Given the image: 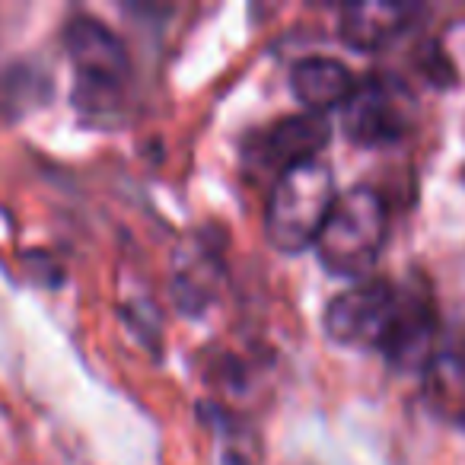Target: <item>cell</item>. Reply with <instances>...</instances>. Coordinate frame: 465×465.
<instances>
[{
	"label": "cell",
	"instance_id": "1",
	"mask_svg": "<svg viewBox=\"0 0 465 465\" xmlns=\"http://www.w3.org/2000/svg\"><path fill=\"white\" fill-rule=\"evenodd\" d=\"M64 48L74 67V105L90 122L118 118L131 84L124 42L96 16H74L64 29Z\"/></svg>",
	"mask_w": 465,
	"mask_h": 465
},
{
	"label": "cell",
	"instance_id": "2",
	"mask_svg": "<svg viewBox=\"0 0 465 465\" xmlns=\"http://www.w3.org/2000/svg\"><path fill=\"white\" fill-rule=\"evenodd\" d=\"M389 236V211L376 188L354 185L338 194L316 240V255L335 278L367 281Z\"/></svg>",
	"mask_w": 465,
	"mask_h": 465
},
{
	"label": "cell",
	"instance_id": "3",
	"mask_svg": "<svg viewBox=\"0 0 465 465\" xmlns=\"http://www.w3.org/2000/svg\"><path fill=\"white\" fill-rule=\"evenodd\" d=\"M338 201L329 163L310 160L272 185L265 207V236L278 252L297 255L316 246L319 232Z\"/></svg>",
	"mask_w": 465,
	"mask_h": 465
},
{
	"label": "cell",
	"instance_id": "4",
	"mask_svg": "<svg viewBox=\"0 0 465 465\" xmlns=\"http://www.w3.org/2000/svg\"><path fill=\"white\" fill-rule=\"evenodd\" d=\"M414 99L395 77L370 74L341 105V131L357 147H389L411 131Z\"/></svg>",
	"mask_w": 465,
	"mask_h": 465
},
{
	"label": "cell",
	"instance_id": "5",
	"mask_svg": "<svg viewBox=\"0 0 465 465\" xmlns=\"http://www.w3.org/2000/svg\"><path fill=\"white\" fill-rule=\"evenodd\" d=\"M401 287L392 281H357L325 306V335L344 348L380 351L392 329Z\"/></svg>",
	"mask_w": 465,
	"mask_h": 465
},
{
	"label": "cell",
	"instance_id": "6",
	"mask_svg": "<svg viewBox=\"0 0 465 465\" xmlns=\"http://www.w3.org/2000/svg\"><path fill=\"white\" fill-rule=\"evenodd\" d=\"M329 137L331 124L325 122V115L300 112V115L278 118V122L255 131L242 147V160H246V169L252 175L278 182L291 169L319 160Z\"/></svg>",
	"mask_w": 465,
	"mask_h": 465
},
{
	"label": "cell",
	"instance_id": "7",
	"mask_svg": "<svg viewBox=\"0 0 465 465\" xmlns=\"http://www.w3.org/2000/svg\"><path fill=\"white\" fill-rule=\"evenodd\" d=\"M437 341V312H433L430 293L420 287H401L399 310H395L392 329L382 341L380 354L405 373H424L427 363L437 357L433 351Z\"/></svg>",
	"mask_w": 465,
	"mask_h": 465
},
{
	"label": "cell",
	"instance_id": "8",
	"mask_svg": "<svg viewBox=\"0 0 465 465\" xmlns=\"http://www.w3.org/2000/svg\"><path fill=\"white\" fill-rule=\"evenodd\" d=\"M223 291V259L207 246L204 236H194L179 249L173 265V300L185 316L211 310Z\"/></svg>",
	"mask_w": 465,
	"mask_h": 465
},
{
	"label": "cell",
	"instance_id": "9",
	"mask_svg": "<svg viewBox=\"0 0 465 465\" xmlns=\"http://www.w3.org/2000/svg\"><path fill=\"white\" fill-rule=\"evenodd\" d=\"M354 74L338 58H303L291 67V93L306 112L325 115L331 109H341L354 90Z\"/></svg>",
	"mask_w": 465,
	"mask_h": 465
},
{
	"label": "cell",
	"instance_id": "10",
	"mask_svg": "<svg viewBox=\"0 0 465 465\" xmlns=\"http://www.w3.org/2000/svg\"><path fill=\"white\" fill-rule=\"evenodd\" d=\"M414 20V10L405 4H348L338 14L341 39L351 48L376 52V48L395 42Z\"/></svg>",
	"mask_w": 465,
	"mask_h": 465
},
{
	"label": "cell",
	"instance_id": "11",
	"mask_svg": "<svg viewBox=\"0 0 465 465\" xmlns=\"http://www.w3.org/2000/svg\"><path fill=\"white\" fill-rule=\"evenodd\" d=\"M424 401L443 424L465 430V354H437L420 373Z\"/></svg>",
	"mask_w": 465,
	"mask_h": 465
},
{
	"label": "cell",
	"instance_id": "12",
	"mask_svg": "<svg viewBox=\"0 0 465 465\" xmlns=\"http://www.w3.org/2000/svg\"><path fill=\"white\" fill-rule=\"evenodd\" d=\"M45 99H48L45 74L23 64L0 71V115H23L33 105H42Z\"/></svg>",
	"mask_w": 465,
	"mask_h": 465
}]
</instances>
